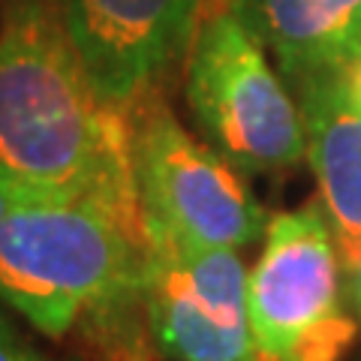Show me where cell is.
Listing matches in <instances>:
<instances>
[{
    "label": "cell",
    "mask_w": 361,
    "mask_h": 361,
    "mask_svg": "<svg viewBox=\"0 0 361 361\" xmlns=\"http://www.w3.org/2000/svg\"><path fill=\"white\" fill-rule=\"evenodd\" d=\"M0 184L90 202L145 232L133 115L99 94L51 0H13L0 21Z\"/></svg>",
    "instance_id": "1"
},
{
    "label": "cell",
    "mask_w": 361,
    "mask_h": 361,
    "mask_svg": "<svg viewBox=\"0 0 361 361\" xmlns=\"http://www.w3.org/2000/svg\"><path fill=\"white\" fill-rule=\"evenodd\" d=\"M145 259L148 235L99 205L6 190L0 301L42 334L90 325L103 337L133 322L145 313Z\"/></svg>",
    "instance_id": "2"
},
{
    "label": "cell",
    "mask_w": 361,
    "mask_h": 361,
    "mask_svg": "<svg viewBox=\"0 0 361 361\" xmlns=\"http://www.w3.org/2000/svg\"><path fill=\"white\" fill-rule=\"evenodd\" d=\"M187 99L208 145L241 172H280L304 157L298 103L271 66L241 0L199 18Z\"/></svg>",
    "instance_id": "3"
},
{
    "label": "cell",
    "mask_w": 361,
    "mask_h": 361,
    "mask_svg": "<svg viewBox=\"0 0 361 361\" xmlns=\"http://www.w3.org/2000/svg\"><path fill=\"white\" fill-rule=\"evenodd\" d=\"M253 341L265 361H343L358 329L341 253L319 205L274 214L262 256L247 271Z\"/></svg>",
    "instance_id": "4"
},
{
    "label": "cell",
    "mask_w": 361,
    "mask_h": 361,
    "mask_svg": "<svg viewBox=\"0 0 361 361\" xmlns=\"http://www.w3.org/2000/svg\"><path fill=\"white\" fill-rule=\"evenodd\" d=\"M133 157L145 226L226 250H241L265 235L271 217L244 184L241 169L180 127L160 90L133 111Z\"/></svg>",
    "instance_id": "5"
},
{
    "label": "cell",
    "mask_w": 361,
    "mask_h": 361,
    "mask_svg": "<svg viewBox=\"0 0 361 361\" xmlns=\"http://www.w3.org/2000/svg\"><path fill=\"white\" fill-rule=\"evenodd\" d=\"M145 232V313L157 353L172 361H265L253 341L238 253L180 241L154 226Z\"/></svg>",
    "instance_id": "6"
},
{
    "label": "cell",
    "mask_w": 361,
    "mask_h": 361,
    "mask_svg": "<svg viewBox=\"0 0 361 361\" xmlns=\"http://www.w3.org/2000/svg\"><path fill=\"white\" fill-rule=\"evenodd\" d=\"M202 0H63V21L90 82L111 106L139 109L190 49Z\"/></svg>",
    "instance_id": "7"
},
{
    "label": "cell",
    "mask_w": 361,
    "mask_h": 361,
    "mask_svg": "<svg viewBox=\"0 0 361 361\" xmlns=\"http://www.w3.org/2000/svg\"><path fill=\"white\" fill-rule=\"evenodd\" d=\"M304 154L337 247L361 244V97L349 73L298 87Z\"/></svg>",
    "instance_id": "8"
},
{
    "label": "cell",
    "mask_w": 361,
    "mask_h": 361,
    "mask_svg": "<svg viewBox=\"0 0 361 361\" xmlns=\"http://www.w3.org/2000/svg\"><path fill=\"white\" fill-rule=\"evenodd\" d=\"M250 16L295 87L361 63V0H253Z\"/></svg>",
    "instance_id": "9"
},
{
    "label": "cell",
    "mask_w": 361,
    "mask_h": 361,
    "mask_svg": "<svg viewBox=\"0 0 361 361\" xmlns=\"http://www.w3.org/2000/svg\"><path fill=\"white\" fill-rule=\"evenodd\" d=\"M0 361H61V358L42 353L27 337H21L9 322L0 319Z\"/></svg>",
    "instance_id": "10"
},
{
    "label": "cell",
    "mask_w": 361,
    "mask_h": 361,
    "mask_svg": "<svg viewBox=\"0 0 361 361\" xmlns=\"http://www.w3.org/2000/svg\"><path fill=\"white\" fill-rule=\"evenodd\" d=\"M341 253V274H343V292L353 307L355 319L361 325V244L355 247H337Z\"/></svg>",
    "instance_id": "11"
},
{
    "label": "cell",
    "mask_w": 361,
    "mask_h": 361,
    "mask_svg": "<svg viewBox=\"0 0 361 361\" xmlns=\"http://www.w3.org/2000/svg\"><path fill=\"white\" fill-rule=\"evenodd\" d=\"M349 82H353V87H355V94L361 97V63H355L353 70H349Z\"/></svg>",
    "instance_id": "12"
}]
</instances>
